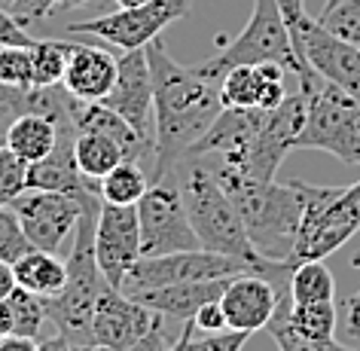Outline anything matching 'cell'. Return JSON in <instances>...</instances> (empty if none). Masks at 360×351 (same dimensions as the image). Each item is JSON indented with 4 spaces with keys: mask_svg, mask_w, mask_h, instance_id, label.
<instances>
[{
    "mask_svg": "<svg viewBox=\"0 0 360 351\" xmlns=\"http://www.w3.org/2000/svg\"><path fill=\"white\" fill-rule=\"evenodd\" d=\"M296 186L302 193V217L296 229L293 263L327 260L360 229L342 205L345 186H311L305 181H296Z\"/></svg>",
    "mask_w": 360,
    "mask_h": 351,
    "instance_id": "52a82bcc",
    "label": "cell"
},
{
    "mask_svg": "<svg viewBox=\"0 0 360 351\" xmlns=\"http://www.w3.org/2000/svg\"><path fill=\"white\" fill-rule=\"evenodd\" d=\"M180 193H184L186 214H190V223H193L195 236H199V245L205 250L238 257L254 266L257 272L269 275L272 281L290 284V272L296 269V263H278V260H266L257 254L236 202L229 199V193L220 186L217 174H214L211 168L193 162V165L184 171Z\"/></svg>",
    "mask_w": 360,
    "mask_h": 351,
    "instance_id": "7a4b0ae2",
    "label": "cell"
},
{
    "mask_svg": "<svg viewBox=\"0 0 360 351\" xmlns=\"http://www.w3.org/2000/svg\"><path fill=\"white\" fill-rule=\"evenodd\" d=\"M34 37L15 22V15L0 6V46H31Z\"/></svg>",
    "mask_w": 360,
    "mask_h": 351,
    "instance_id": "d590c367",
    "label": "cell"
},
{
    "mask_svg": "<svg viewBox=\"0 0 360 351\" xmlns=\"http://www.w3.org/2000/svg\"><path fill=\"white\" fill-rule=\"evenodd\" d=\"M162 321H165L162 314L147 309L134 296L107 284L101 291V300L95 305L92 342L107 351H120V348H129L134 342H141L143 336H150L156 327H162Z\"/></svg>",
    "mask_w": 360,
    "mask_h": 351,
    "instance_id": "5bb4252c",
    "label": "cell"
},
{
    "mask_svg": "<svg viewBox=\"0 0 360 351\" xmlns=\"http://www.w3.org/2000/svg\"><path fill=\"white\" fill-rule=\"evenodd\" d=\"M138 223H141V257H162L174 250L202 248L195 236L190 214L184 205V193L174 184H150L138 202Z\"/></svg>",
    "mask_w": 360,
    "mask_h": 351,
    "instance_id": "8fae6325",
    "label": "cell"
},
{
    "mask_svg": "<svg viewBox=\"0 0 360 351\" xmlns=\"http://www.w3.org/2000/svg\"><path fill=\"white\" fill-rule=\"evenodd\" d=\"M238 65H281L296 79L314 74L296 52L290 28H287L281 6L275 0H254V13H250L245 28L238 31V37L223 43L208 61H202L199 74L220 83L223 74Z\"/></svg>",
    "mask_w": 360,
    "mask_h": 351,
    "instance_id": "5b68a950",
    "label": "cell"
},
{
    "mask_svg": "<svg viewBox=\"0 0 360 351\" xmlns=\"http://www.w3.org/2000/svg\"><path fill=\"white\" fill-rule=\"evenodd\" d=\"M293 302H330L336 300V278L323 260H309V263H296L287 284Z\"/></svg>",
    "mask_w": 360,
    "mask_h": 351,
    "instance_id": "4316f807",
    "label": "cell"
},
{
    "mask_svg": "<svg viewBox=\"0 0 360 351\" xmlns=\"http://www.w3.org/2000/svg\"><path fill=\"white\" fill-rule=\"evenodd\" d=\"M290 37L300 58L309 65V70L342 86L360 101V49L357 46L333 37L309 13L290 25Z\"/></svg>",
    "mask_w": 360,
    "mask_h": 351,
    "instance_id": "7c38bea8",
    "label": "cell"
},
{
    "mask_svg": "<svg viewBox=\"0 0 360 351\" xmlns=\"http://www.w3.org/2000/svg\"><path fill=\"white\" fill-rule=\"evenodd\" d=\"M241 272H257V269L238 257L193 248V250H174V254H162V257H141L138 263L129 269L120 291L131 296L138 291H153V287L186 284V281H214V278H232Z\"/></svg>",
    "mask_w": 360,
    "mask_h": 351,
    "instance_id": "ba28073f",
    "label": "cell"
},
{
    "mask_svg": "<svg viewBox=\"0 0 360 351\" xmlns=\"http://www.w3.org/2000/svg\"><path fill=\"white\" fill-rule=\"evenodd\" d=\"M342 205H345V211L351 214V220L360 226V181L345 186V193H342Z\"/></svg>",
    "mask_w": 360,
    "mask_h": 351,
    "instance_id": "b9f144b4",
    "label": "cell"
},
{
    "mask_svg": "<svg viewBox=\"0 0 360 351\" xmlns=\"http://www.w3.org/2000/svg\"><path fill=\"white\" fill-rule=\"evenodd\" d=\"M150 174L138 165V159H125L98 181V196L107 205H138L143 193L150 190Z\"/></svg>",
    "mask_w": 360,
    "mask_h": 351,
    "instance_id": "484cf974",
    "label": "cell"
},
{
    "mask_svg": "<svg viewBox=\"0 0 360 351\" xmlns=\"http://www.w3.org/2000/svg\"><path fill=\"white\" fill-rule=\"evenodd\" d=\"M13 312V333L19 336H31V339H43V330L49 324V312H46V300L25 287H15L13 296L6 300Z\"/></svg>",
    "mask_w": 360,
    "mask_h": 351,
    "instance_id": "f1b7e54d",
    "label": "cell"
},
{
    "mask_svg": "<svg viewBox=\"0 0 360 351\" xmlns=\"http://www.w3.org/2000/svg\"><path fill=\"white\" fill-rule=\"evenodd\" d=\"M345 330H348V339L360 336V291L345 300Z\"/></svg>",
    "mask_w": 360,
    "mask_h": 351,
    "instance_id": "74e56055",
    "label": "cell"
},
{
    "mask_svg": "<svg viewBox=\"0 0 360 351\" xmlns=\"http://www.w3.org/2000/svg\"><path fill=\"white\" fill-rule=\"evenodd\" d=\"M101 199L98 193L70 196V193H46V190H25L19 199L10 202V208L19 217L31 248L61 254L70 236L77 232V223L83 217L86 205Z\"/></svg>",
    "mask_w": 360,
    "mask_h": 351,
    "instance_id": "30bf717a",
    "label": "cell"
},
{
    "mask_svg": "<svg viewBox=\"0 0 360 351\" xmlns=\"http://www.w3.org/2000/svg\"><path fill=\"white\" fill-rule=\"evenodd\" d=\"M190 13V0H147L138 6H120L116 13L98 15L86 22H68V34H89V37L107 40L122 52L147 49L171 22Z\"/></svg>",
    "mask_w": 360,
    "mask_h": 351,
    "instance_id": "9c48e42d",
    "label": "cell"
},
{
    "mask_svg": "<svg viewBox=\"0 0 360 351\" xmlns=\"http://www.w3.org/2000/svg\"><path fill=\"white\" fill-rule=\"evenodd\" d=\"M58 143L46 153L43 159L28 165V190H46V193H70V196H86L98 193V184L86 181L83 171L74 156V125H58Z\"/></svg>",
    "mask_w": 360,
    "mask_h": 351,
    "instance_id": "ac0fdd59",
    "label": "cell"
},
{
    "mask_svg": "<svg viewBox=\"0 0 360 351\" xmlns=\"http://www.w3.org/2000/svg\"><path fill=\"white\" fill-rule=\"evenodd\" d=\"M4 143H6V129L0 125V147H4Z\"/></svg>",
    "mask_w": 360,
    "mask_h": 351,
    "instance_id": "681fc988",
    "label": "cell"
},
{
    "mask_svg": "<svg viewBox=\"0 0 360 351\" xmlns=\"http://www.w3.org/2000/svg\"><path fill=\"white\" fill-rule=\"evenodd\" d=\"M25 190H28V162L4 143L0 147V205H10Z\"/></svg>",
    "mask_w": 360,
    "mask_h": 351,
    "instance_id": "1f68e13d",
    "label": "cell"
},
{
    "mask_svg": "<svg viewBox=\"0 0 360 351\" xmlns=\"http://www.w3.org/2000/svg\"><path fill=\"white\" fill-rule=\"evenodd\" d=\"M272 318L284 321L293 333H300L305 339H314V342L336 339V324H339L336 300H330V302H293L290 293H284Z\"/></svg>",
    "mask_w": 360,
    "mask_h": 351,
    "instance_id": "7402d4cb",
    "label": "cell"
},
{
    "mask_svg": "<svg viewBox=\"0 0 360 351\" xmlns=\"http://www.w3.org/2000/svg\"><path fill=\"white\" fill-rule=\"evenodd\" d=\"M250 333L241 330H220L202 333V339H190V351H245Z\"/></svg>",
    "mask_w": 360,
    "mask_h": 351,
    "instance_id": "e575fe53",
    "label": "cell"
},
{
    "mask_svg": "<svg viewBox=\"0 0 360 351\" xmlns=\"http://www.w3.org/2000/svg\"><path fill=\"white\" fill-rule=\"evenodd\" d=\"M95 257L104 281L120 291L129 269L141 260V223L138 205L101 202L95 223Z\"/></svg>",
    "mask_w": 360,
    "mask_h": 351,
    "instance_id": "4fadbf2b",
    "label": "cell"
},
{
    "mask_svg": "<svg viewBox=\"0 0 360 351\" xmlns=\"http://www.w3.org/2000/svg\"><path fill=\"white\" fill-rule=\"evenodd\" d=\"M116 70H120V58L110 56L107 49L77 46L74 43L61 86L79 101H104L116 83Z\"/></svg>",
    "mask_w": 360,
    "mask_h": 351,
    "instance_id": "d6986e66",
    "label": "cell"
},
{
    "mask_svg": "<svg viewBox=\"0 0 360 351\" xmlns=\"http://www.w3.org/2000/svg\"><path fill=\"white\" fill-rule=\"evenodd\" d=\"M318 22L333 37H339L360 49V0H339V4H333V6H323Z\"/></svg>",
    "mask_w": 360,
    "mask_h": 351,
    "instance_id": "f546056e",
    "label": "cell"
},
{
    "mask_svg": "<svg viewBox=\"0 0 360 351\" xmlns=\"http://www.w3.org/2000/svg\"><path fill=\"white\" fill-rule=\"evenodd\" d=\"M10 333H13V312L6 305V300H0V339L10 336Z\"/></svg>",
    "mask_w": 360,
    "mask_h": 351,
    "instance_id": "bcb514c9",
    "label": "cell"
},
{
    "mask_svg": "<svg viewBox=\"0 0 360 351\" xmlns=\"http://www.w3.org/2000/svg\"><path fill=\"white\" fill-rule=\"evenodd\" d=\"M40 351H70V342L61 333H56L49 339H40Z\"/></svg>",
    "mask_w": 360,
    "mask_h": 351,
    "instance_id": "f6af8a7d",
    "label": "cell"
},
{
    "mask_svg": "<svg viewBox=\"0 0 360 351\" xmlns=\"http://www.w3.org/2000/svg\"><path fill=\"white\" fill-rule=\"evenodd\" d=\"M120 6H138V4H147V0H116Z\"/></svg>",
    "mask_w": 360,
    "mask_h": 351,
    "instance_id": "c3c4849f",
    "label": "cell"
},
{
    "mask_svg": "<svg viewBox=\"0 0 360 351\" xmlns=\"http://www.w3.org/2000/svg\"><path fill=\"white\" fill-rule=\"evenodd\" d=\"M309 98L296 150H321L360 168V101L318 74L296 79Z\"/></svg>",
    "mask_w": 360,
    "mask_h": 351,
    "instance_id": "8992f818",
    "label": "cell"
},
{
    "mask_svg": "<svg viewBox=\"0 0 360 351\" xmlns=\"http://www.w3.org/2000/svg\"><path fill=\"white\" fill-rule=\"evenodd\" d=\"M333 4H339V0H327V6H333Z\"/></svg>",
    "mask_w": 360,
    "mask_h": 351,
    "instance_id": "f907efd6",
    "label": "cell"
},
{
    "mask_svg": "<svg viewBox=\"0 0 360 351\" xmlns=\"http://www.w3.org/2000/svg\"><path fill=\"white\" fill-rule=\"evenodd\" d=\"M153 74V171L150 181L162 184L190 156L193 143L220 116V83L199 74V68H184L171 58L159 37L147 46Z\"/></svg>",
    "mask_w": 360,
    "mask_h": 351,
    "instance_id": "6da1fadb",
    "label": "cell"
},
{
    "mask_svg": "<svg viewBox=\"0 0 360 351\" xmlns=\"http://www.w3.org/2000/svg\"><path fill=\"white\" fill-rule=\"evenodd\" d=\"M19 287V278H15V266L0 260V300H10L13 291Z\"/></svg>",
    "mask_w": 360,
    "mask_h": 351,
    "instance_id": "60d3db41",
    "label": "cell"
},
{
    "mask_svg": "<svg viewBox=\"0 0 360 351\" xmlns=\"http://www.w3.org/2000/svg\"><path fill=\"white\" fill-rule=\"evenodd\" d=\"M15 278H19V287L25 291L43 296V300H52L65 291L68 281V263L52 250H40L31 248L28 254H22L15 260Z\"/></svg>",
    "mask_w": 360,
    "mask_h": 351,
    "instance_id": "603a6c76",
    "label": "cell"
},
{
    "mask_svg": "<svg viewBox=\"0 0 360 351\" xmlns=\"http://www.w3.org/2000/svg\"><path fill=\"white\" fill-rule=\"evenodd\" d=\"M226 284H229V278H214V281H186V284L153 287V291H138L131 296L147 305V309H153L156 314H162V318L193 321L195 312H199L205 302L220 300L223 291H226Z\"/></svg>",
    "mask_w": 360,
    "mask_h": 351,
    "instance_id": "ffe728a7",
    "label": "cell"
},
{
    "mask_svg": "<svg viewBox=\"0 0 360 351\" xmlns=\"http://www.w3.org/2000/svg\"><path fill=\"white\" fill-rule=\"evenodd\" d=\"M74 43L65 40H34L31 43V65H34V86H61L68 74V61Z\"/></svg>",
    "mask_w": 360,
    "mask_h": 351,
    "instance_id": "83f0119b",
    "label": "cell"
},
{
    "mask_svg": "<svg viewBox=\"0 0 360 351\" xmlns=\"http://www.w3.org/2000/svg\"><path fill=\"white\" fill-rule=\"evenodd\" d=\"M165 348H168V336L162 327H156L150 336H143L141 342H134L129 348H120V351H165Z\"/></svg>",
    "mask_w": 360,
    "mask_h": 351,
    "instance_id": "f35d334b",
    "label": "cell"
},
{
    "mask_svg": "<svg viewBox=\"0 0 360 351\" xmlns=\"http://www.w3.org/2000/svg\"><path fill=\"white\" fill-rule=\"evenodd\" d=\"M101 199L89 202L83 217L77 223L74 245L68 254V281L58 296L46 300L49 324L61 333L68 342H92V318L95 305L101 300V291L107 287L95 257V223Z\"/></svg>",
    "mask_w": 360,
    "mask_h": 351,
    "instance_id": "277c9868",
    "label": "cell"
},
{
    "mask_svg": "<svg viewBox=\"0 0 360 351\" xmlns=\"http://www.w3.org/2000/svg\"><path fill=\"white\" fill-rule=\"evenodd\" d=\"M70 351H107V348L95 345V342H70Z\"/></svg>",
    "mask_w": 360,
    "mask_h": 351,
    "instance_id": "7dc6e473",
    "label": "cell"
},
{
    "mask_svg": "<svg viewBox=\"0 0 360 351\" xmlns=\"http://www.w3.org/2000/svg\"><path fill=\"white\" fill-rule=\"evenodd\" d=\"M287 70L281 65H238L220 79L223 107H266L272 110L287 95Z\"/></svg>",
    "mask_w": 360,
    "mask_h": 351,
    "instance_id": "e0dca14e",
    "label": "cell"
},
{
    "mask_svg": "<svg viewBox=\"0 0 360 351\" xmlns=\"http://www.w3.org/2000/svg\"><path fill=\"white\" fill-rule=\"evenodd\" d=\"M0 351H40V339H31V336H19V333H10V336L0 339Z\"/></svg>",
    "mask_w": 360,
    "mask_h": 351,
    "instance_id": "ab89813d",
    "label": "cell"
},
{
    "mask_svg": "<svg viewBox=\"0 0 360 351\" xmlns=\"http://www.w3.org/2000/svg\"><path fill=\"white\" fill-rule=\"evenodd\" d=\"M195 330L199 333H220V330H229L226 327V314H223V305L220 300H211V302H205L199 312H195Z\"/></svg>",
    "mask_w": 360,
    "mask_h": 351,
    "instance_id": "8d00e7d4",
    "label": "cell"
},
{
    "mask_svg": "<svg viewBox=\"0 0 360 351\" xmlns=\"http://www.w3.org/2000/svg\"><path fill=\"white\" fill-rule=\"evenodd\" d=\"M74 129L107 134V138H113L125 150L129 159H141V156H147V153H153V143L143 141L141 134L134 132L116 110H110L104 101H79L77 98L74 101Z\"/></svg>",
    "mask_w": 360,
    "mask_h": 351,
    "instance_id": "44dd1931",
    "label": "cell"
},
{
    "mask_svg": "<svg viewBox=\"0 0 360 351\" xmlns=\"http://www.w3.org/2000/svg\"><path fill=\"white\" fill-rule=\"evenodd\" d=\"M104 104L120 113L143 141L153 143V74L147 49H131L120 56L116 83L107 92Z\"/></svg>",
    "mask_w": 360,
    "mask_h": 351,
    "instance_id": "2e32d148",
    "label": "cell"
},
{
    "mask_svg": "<svg viewBox=\"0 0 360 351\" xmlns=\"http://www.w3.org/2000/svg\"><path fill=\"white\" fill-rule=\"evenodd\" d=\"M74 156H77V165H79V171H83V177L92 181V184H98L101 177L110 174L120 162L129 159L125 150L113 138L98 134V132H77Z\"/></svg>",
    "mask_w": 360,
    "mask_h": 351,
    "instance_id": "d4e9b609",
    "label": "cell"
},
{
    "mask_svg": "<svg viewBox=\"0 0 360 351\" xmlns=\"http://www.w3.org/2000/svg\"><path fill=\"white\" fill-rule=\"evenodd\" d=\"M193 333H195V324H193V321H184V330L177 333V339H171V342H168V348H165V351H190Z\"/></svg>",
    "mask_w": 360,
    "mask_h": 351,
    "instance_id": "ee69618b",
    "label": "cell"
},
{
    "mask_svg": "<svg viewBox=\"0 0 360 351\" xmlns=\"http://www.w3.org/2000/svg\"><path fill=\"white\" fill-rule=\"evenodd\" d=\"M58 122L40 113H25L6 125V147L25 162H37L58 143Z\"/></svg>",
    "mask_w": 360,
    "mask_h": 351,
    "instance_id": "cb8c5ba5",
    "label": "cell"
},
{
    "mask_svg": "<svg viewBox=\"0 0 360 351\" xmlns=\"http://www.w3.org/2000/svg\"><path fill=\"white\" fill-rule=\"evenodd\" d=\"M214 174L236 202L257 254L278 263H293L296 229L302 217V193L296 181H254V177L226 174V171H214Z\"/></svg>",
    "mask_w": 360,
    "mask_h": 351,
    "instance_id": "3957f363",
    "label": "cell"
},
{
    "mask_svg": "<svg viewBox=\"0 0 360 351\" xmlns=\"http://www.w3.org/2000/svg\"><path fill=\"white\" fill-rule=\"evenodd\" d=\"M0 86H34L31 46H0Z\"/></svg>",
    "mask_w": 360,
    "mask_h": 351,
    "instance_id": "4dcf8cb0",
    "label": "cell"
},
{
    "mask_svg": "<svg viewBox=\"0 0 360 351\" xmlns=\"http://www.w3.org/2000/svg\"><path fill=\"white\" fill-rule=\"evenodd\" d=\"M31 250V241L25 236L19 217L10 205H0V260L6 263H15L22 254Z\"/></svg>",
    "mask_w": 360,
    "mask_h": 351,
    "instance_id": "d6a6232c",
    "label": "cell"
},
{
    "mask_svg": "<svg viewBox=\"0 0 360 351\" xmlns=\"http://www.w3.org/2000/svg\"><path fill=\"white\" fill-rule=\"evenodd\" d=\"M269 333L272 339L278 342V351H360V348H351V345H342V342L330 339V342H314V339H305L300 333H293L284 321H269Z\"/></svg>",
    "mask_w": 360,
    "mask_h": 351,
    "instance_id": "836d02e7",
    "label": "cell"
},
{
    "mask_svg": "<svg viewBox=\"0 0 360 351\" xmlns=\"http://www.w3.org/2000/svg\"><path fill=\"white\" fill-rule=\"evenodd\" d=\"M284 293H287V284H278L263 272H241L236 278H229L226 291L220 296L226 327L250 333V336L257 330H266Z\"/></svg>",
    "mask_w": 360,
    "mask_h": 351,
    "instance_id": "9a60e30c",
    "label": "cell"
},
{
    "mask_svg": "<svg viewBox=\"0 0 360 351\" xmlns=\"http://www.w3.org/2000/svg\"><path fill=\"white\" fill-rule=\"evenodd\" d=\"M275 4L281 6V15H284L287 28H290L296 19H302L305 15V0H275Z\"/></svg>",
    "mask_w": 360,
    "mask_h": 351,
    "instance_id": "7bdbcfd3",
    "label": "cell"
}]
</instances>
